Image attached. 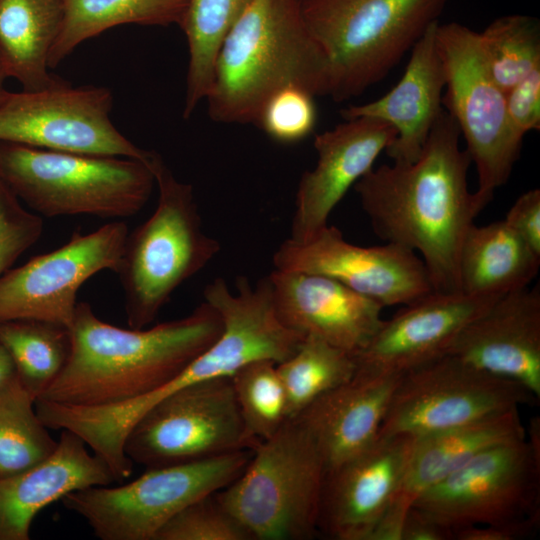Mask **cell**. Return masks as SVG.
Listing matches in <instances>:
<instances>
[{"label":"cell","mask_w":540,"mask_h":540,"mask_svg":"<svg viewBox=\"0 0 540 540\" xmlns=\"http://www.w3.org/2000/svg\"><path fill=\"white\" fill-rule=\"evenodd\" d=\"M460 136L443 110L415 161L373 167L354 185L374 233L419 255L437 292L461 291L462 242L486 207L468 188Z\"/></svg>","instance_id":"cell-1"},{"label":"cell","mask_w":540,"mask_h":540,"mask_svg":"<svg viewBox=\"0 0 540 540\" xmlns=\"http://www.w3.org/2000/svg\"><path fill=\"white\" fill-rule=\"evenodd\" d=\"M69 330L68 359L37 399L101 406L171 382L218 338L222 322L203 301L183 318L148 329H123L98 318L89 303L79 302Z\"/></svg>","instance_id":"cell-2"},{"label":"cell","mask_w":540,"mask_h":540,"mask_svg":"<svg viewBox=\"0 0 540 540\" xmlns=\"http://www.w3.org/2000/svg\"><path fill=\"white\" fill-rule=\"evenodd\" d=\"M331 93L329 62L310 32L302 0H253L223 40L206 96L212 120L254 123L277 90Z\"/></svg>","instance_id":"cell-3"},{"label":"cell","mask_w":540,"mask_h":540,"mask_svg":"<svg viewBox=\"0 0 540 540\" xmlns=\"http://www.w3.org/2000/svg\"><path fill=\"white\" fill-rule=\"evenodd\" d=\"M150 167L159 190L157 206L128 233L116 271L132 329L150 325L175 290L221 250L203 230L192 185L179 181L156 152Z\"/></svg>","instance_id":"cell-4"},{"label":"cell","mask_w":540,"mask_h":540,"mask_svg":"<svg viewBox=\"0 0 540 540\" xmlns=\"http://www.w3.org/2000/svg\"><path fill=\"white\" fill-rule=\"evenodd\" d=\"M0 180L42 216L105 219L136 215L155 183L150 162L10 142H0Z\"/></svg>","instance_id":"cell-5"},{"label":"cell","mask_w":540,"mask_h":540,"mask_svg":"<svg viewBox=\"0 0 540 540\" xmlns=\"http://www.w3.org/2000/svg\"><path fill=\"white\" fill-rule=\"evenodd\" d=\"M450 0H302L326 55L330 96L343 101L379 82L434 23Z\"/></svg>","instance_id":"cell-6"},{"label":"cell","mask_w":540,"mask_h":540,"mask_svg":"<svg viewBox=\"0 0 540 540\" xmlns=\"http://www.w3.org/2000/svg\"><path fill=\"white\" fill-rule=\"evenodd\" d=\"M326 473L313 439L296 419L252 451L242 473L216 492L251 540H305L317 531Z\"/></svg>","instance_id":"cell-7"},{"label":"cell","mask_w":540,"mask_h":540,"mask_svg":"<svg viewBox=\"0 0 540 540\" xmlns=\"http://www.w3.org/2000/svg\"><path fill=\"white\" fill-rule=\"evenodd\" d=\"M253 450L147 468L119 487L91 486L65 495V508L81 516L101 540H154L193 501L216 493L245 469Z\"/></svg>","instance_id":"cell-8"},{"label":"cell","mask_w":540,"mask_h":540,"mask_svg":"<svg viewBox=\"0 0 540 540\" xmlns=\"http://www.w3.org/2000/svg\"><path fill=\"white\" fill-rule=\"evenodd\" d=\"M436 41L445 74L442 105L465 139L477 171L475 193L487 206L508 181L523 139L509 123L506 92L487 69L478 32L457 22H439Z\"/></svg>","instance_id":"cell-9"},{"label":"cell","mask_w":540,"mask_h":540,"mask_svg":"<svg viewBox=\"0 0 540 540\" xmlns=\"http://www.w3.org/2000/svg\"><path fill=\"white\" fill-rule=\"evenodd\" d=\"M493 446L424 491L412 507L455 532L540 516V422Z\"/></svg>","instance_id":"cell-10"},{"label":"cell","mask_w":540,"mask_h":540,"mask_svg":"<svg viewBox=\"0 0 540 540\" xmlns=\"http://www.w3.org/2000/svg\"><path fill=\"white\" fill-rule=\"evenodd\" d=\"M231 377L184 385L151 407L126 437L124 450L146 468L254 450Z\"/></svg>","instance_id":"cell-11"},{"label":"cell","mask_w":540,"mask_h":540,"mask_svg":"<svg viewBox=\"0 0 540 540\" xmlns=\"http://www.w3.org/2000/svg\"><path fill=\"white\" fill-rule=\"evenodd\" d=\"M536 400L520 384L446 354L401 374L379 434L418 437Z\"/></svg>","instance_id":"cell-12"},{"label":"cell","mask_w":540,"mask_h":540,"mask_svg":"<svg viewBox=\"0 0 540 540\" xmlns=\"http://www.w3.org/2000/svg\"><path fill=\"white\" fill-rule=\"evenodd\" d=\"M112 103L106 87L64 81L37 91H8L0 101V142L149 163L154 151L139 148L116 129Z\"/></svg>","instance_id":"cell-13"},{"label":"cell","mask_w":540,"mask_h":540,"mask_svg":"<svg viewBox=\"0 0 540 540\" xmlns=\"http://www.w3.org/2000/svg\"><path fill=\"white\" fill-rule=\"evenodd\" d=\"M128 233L122 221L75 231L58 249L7 270L0 276V322L34 319L70 328L79 288L100 271H117Z\"/></svg>","instance_id":"cell-14"},{"label":"cell","mask_w":540,"mask_h":540,"mask_svg":"<svg viewBox=\"0 0 540 540\" xmlns=\"http://www.w3.org/2000/svg\"><path fill=\"white\" fill-rule=\"evenodd\" d=\"M273 265L276 270L331 277L383 307L404 306L434 291L414 251L394 243L355 245L330 225L304 242L286 239L274 252Z\"/></svg>","instance_id":"cell-15"},{"label":"cell","mask_w":540,"mask_h":540,"mask_svg":"<svg viewBox=\"0 0 540 540\" xmlns=\"http://www.w3.org/2000/svg\"><path fill=\"white\" fill-rule=\"evenodd\" d=\"M203 297L218 312L222 330L179 375L185 385L231 377L238 369L255 361L279 364L288 359L304 339L278 318L268 276L255 286L247 277L239 276L234 292L223 278H216L205 286Z\"/></svg>","instance_id":"cell-16"},{"label":"cell","mask_w":540,"mask_h":540,"mask_svg":"<svg viewBox=\"0 0 540 540\" xmlns=\"http://www.w3.org/2000/svg\"><path fill=\"white\" fill-rule=\"evenodd\" d=\"M416 436L378 435L326 470L317 531L334 540H369L401 485Z\"/></svg>","instance_id":"cell-17"},{"label":"cell","mask_w":540,"mask_h":540,"mask_svg":"<svg viewBox=\"0 0 540 540\" xmlns=\"http://www.w3.org/2000/svg\"><path fill=\"white\" fill-rule=\"evenodd\" d=\"M500 296L432 291L404 305L355 354L357 369L402 374L446 355L461 331Z\"/></svg>","instance_id":"cell-18"},{"label":"cell","mask_w":540,"mask_h":540,"mask_svg":"<svg viewBox=\"0 0 540 540\" xmlns=\"http://www.w3.org/2000/svg\"><path fill=\"white\" fill-rule=\"evenodd\" d=\"M395 137L393 126L370 117L345 120L317 134V162L300 178L289 239L304 242L327 226L349 188L373 168Z\"/></svg>","instance_id":"cell-19"},{"label":"cell","mask_w":540,"mask_h":540,"mask_svg":"<svg viewBox=\"0 0 540 540\" xmlns=\"http://www.w3.org/2000/svg\"><path fill=\"white\" fill-rule=\"evenodd\" d=\"M268 278L280 321L300 336H314L354 355L379 330L383 306L331 277L274 269Z\"/></svg>","instance_id":"cell-20"},{"label":"cell","mask_w":540,"mask_h":540,"mask_svg":"<svg viewBox=\"0 0 540 540\" xmlns=\"http://www.w3.org/2000/svg\"><path fill=\"white\" fill-rule=\"evenodd\" d=\"M446 354L512 380L539 399V285L500 296L461 331Z\"/></svg>","instance_id":"cell-21"},{"label":"cell","mask_w":540,"mask_h":540,"mask_svg":"<svg viewBox=\"0 0 540 540\" xmlns=\"http://www.w3.org/2000/svg\"><path fill=\"white\" fill-rule=\"evenodd\" d=\"M438 23L413 45L404 74L390 91L372 102L341 110L344 120L370 117L393 126L396 137L385 149L393 162H413L419 157L444 110L445 74L436 41Z\"/></svg>","instance_id":"cell-22"},{"label":"cell","mask_w":540,"mask_h":540,"mask_svg":"<svg viewBox=\"0 0 540 540\" xmlns=\"http://www.w3.org/2000/svg\"><path fill=\"white\" fill-rule=\"evenodd\" d=\"M85 442L61 430L55 450L41 462L0 477V540H29L34 517L65 495L115 478L106 462Z\"/></svg>","instance_id":"cell-23"},{"label":"cell","mask_w":540,"mask_h":540,"mask_svg":"<svg viewBox=\"0 0 540 540\" xmlns=\"http://www.w3.org/2000/svg\"><path fill=\"white\" fill-rule=\"evenodd\" d=\"M401 374L356 369L296 418L313 439L326 470L372 444L379 435Z\"/></svg>","instance_id":"cell-24"},{"label":"cell","mask_w":540,"mask_h":540,"mask_svg":"<svg viewBox=\"0 0 540 540\" xmlns=\"http://www.w3.org/2000/svg\"><path fill=\"white\" fill-rule=\"evenodd\" d=\"M526 437L518 408L416 437L401 485L381 521L402 529L414 501L481 452Z\"/></svg>","instance_id":"cell-25"},{"label":"cell","mask_w":540,"mask_h":540,"mask_svg":"<svg viewBox=\"0 0 540 540\" xmlns=\"http://www.w3.org/2000/svg\"><path fill=\"white\" fill-rule=\"evenodd\" d=\"M63 14V0H0V62L7 77L23 90H42L63 81L48 71Z\"/></svg>","instance_id":"cell-26"},{"label":"cell","mask_w":540,"mask_h":540,"mask_svg":"<svg viewBox=\"0 0 540 540\" xmlns=\"http://www.w3.org/2000/svg\"><path fill=\"white\" fill-rule=\"evenodd\" d=\"M540 254L506 222L468 229L459 255L460 290L474 295H504L527 287L536 277Z\"/></svg>","instance_id":"cell-27"},{"label":"cell","mask_w":540,"mask_h":540,"mask_svg":"<svg viewBox=\"0 0 540 540\" xmlns=\"http://www.w3.org/2000/svg\"><path fill=\"white\" fill-rule=\"evenodd\" d=\"M188 0H63L59 34L48 65L56 67L80 43L122 24L179 25Z\"/></svg>","instance_id":"cell-28"},{"label":"cell","mask_w":540,"mask_h":540,"mask_svg":"<svg viewBox=\"0 0 540 540\" xmlns=\"http://www.w3.org/2000/svg\"><path fill=\"white\" fill-rule=\"evenodd\" d=\"M253 0H188L179 26L189 62L183 117L189 118L211 87L214 65L226 35Z\"/></svg>","instance_id":"cell-29"},{"label":"cell","mask_w":540,"mask_h":540,"mask_svg":"<svg viewBox=\"0 0 540 540\" xmlns=\"http://www.w3.org/2000/svg\"><path fill=\"white\" fill-rule=\"evenodd\" d=\"M0 344L10 354L18 379L36 400L68 359L70 330L48 321L6 320L0 322Z\"/></svg>","instance_id":"cell-30"},{"label":"cell","mask_w":540,"mask_h":540,"mask_svg":"<svg viewBox=\"0 0 540 540\" xmlns=\"http://www.w3.org/2000/svg\"><path fill=\"white\" fill-rule=\"evenodd\" d=\"M356 369L353 353L314 336L304 337L297 350L277 364L288 419L298 416L317 398L350 380Z\"/></svg>","instance_id":"cell-31"},{"label":"cell","mask_w":540,"mask_h":540,"mask_svg":"<svg viewBox=\"0 0 540 540\" xmlns=\"http://www.w3.org/2000/svg\"><path fill=\"white\" fill-rule=\"evenodd\" d=\"M35 401L17 374L0 387V477L41 462L57 446L36 412Z\"/></svg>","instance_id":"cell-32"},{"label":"cell","mask_w":540,"mask_h":540,"mask_svg":"<svg viewBox=\"0 0 540 540\" xmlns=\"http://www.w3.org/2000/svg\"><path fill=\"white\" fill-rule=\"evenodd\" d=\"M478 40L491 77L505 92L540 68V22L533 16L496 18Z\"/></svg>","instance_id":"cell-33"},{"label":"cell","mask_w":540,"mask_h":540,"mask_svg":"<svg viewBox=\"0 0 540 540\" xmlns=\"http://www.w3.org/2000/svg\"><path fill=\"white\" fill-rule=\"evenodd\" d=\"M231 381L248 433L258 441L274 435L288 419L277 364L269 360L252 362L238 369Z\"/></svg>","instance_id":"cell-34"},{"label":"cell","mask_w":540,"mask_h":540,"mask_svg":"<svg viewBox=\"0 0 540 540\" xmlns=\"http://www.w3.org/2000/svg\"><path fill=\"white\" fill-rule=\"evenodd\" d=\"M154 540L251 539L213 493L180 510L158 531Z\"/></svg>","instance_id":"cell-35"},{"label":"cell","mask_w":540,"mask_h":540,"mask_svg":"<svg viewBox=\"0 0 540 540\" xmlns=\"http://www.w3.org/2000/svg\"><path fill=\"white\" fill-rule=\"evenodd\" d=\"M313 97L301 87L281 88L264 102L254 123L279 143L301 141L312 133L316 125L317 112Z\"/></svg>","instance_id":"cell-36"},{"label":"cell","mask_w":540,"mask_h":540,"mask_svg":"<svg viewBox=\"0 0 540 540\" xmlns=\"http://www.w3.org/2000/svg\"><path fill=\"white\" fill-rule=\"evenodd\" d=\"M43 225L0 180V276L39 239Z\"/></svg>","instance_id":"cell-37"},{"label":"cell","mask_w":540,"mask_h":540,"mask_svg":"<svg viewBox=\"0 0 540 540\" xmlns=\"http://www.w3.org/2000/svg\"><path fill=\"white\" fill-rule=\"evenodd\" d=\"M506 111L519 138L540 129V68L506 92Z\"/></svg>","instance_id":"cell-38"},{"label":"cell","mask_w":540,"mask_h":540,"mask_svg":"<svg viewBox=\"0 0 540 540\" xmlns=\"http://www.w3.org/2000/svg\"><path fill=\"white\" fill-rule=\"evenodd\" d=\"M505 222L540 254V190L521 194L506 214Z\"/></svg>","instance_id":"cell-39"},{"label":"cell","mask_w":540,"mask_h":540,"mask_svg":"<svg viewBox=\"0 0 540 540\" xmlns=\"http://www.w3.org/2000/svg\"><path fill=\"white\" fill-rule=\"evenodd\" d=\"M540 516L518 521L469 527L455 532L454 540H522L535 535Z\"/></svg>","instance_id":"cell-40"},{"label":"cell","mask_w":540,"mask_h":540,"mask_svg":"<svg viewBox=\"0 0 540 540\" xmlns=\"http://www.w3.org/2000/svg\"><path fill=\"white\" fill-rule=\"evenodd\" d=\"M401 540H454L453 533L411 507L401 531Z\"/></svg>","instance_id":"cell-41"},{"label":"cell","mask_w":540,"mask_h":540,"mask_svg":"<svg viewBox=\"0 0 540 540\" xmlns=\"http://www.w3.org/2000/svg\"><path fill=\"white\" fill-rule=\"evenodd\" d=\"M16 376V368L8 351L0 344V387Z\"/></svg>","instance_id":"cell-42"},{"label":"cell","mask_w":540,"mask_h":540,"mask_svg":"<svg viewBox=\"0 0 540 540\" xmlns=\"http://www.w3.org/2000/svg\"><path fill=\"white\" fill-rule=\"evenodd\" d=\"M7 75L3 69V66L0 62V101L3 99V97L6 95L8 90L5 88V81L7 79Z\"/></svg>","instance_id":"cell-43"}]
</instances>
